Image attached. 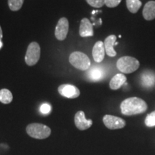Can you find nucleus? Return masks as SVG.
Here are the masks:
<instances>
[{"label": "nucleus", "mask_w": 155, "mask_h": 155, "mask_svg": "<svg viewBox=\"0 0 155 155\" xmlns=\"http://www.w3.org/2000/svg\"><path fill=\"white\" fill-rule=\"evenodd\" d=\"M121 0H105V5L109 8L117 7L121 3Z\"/></svg>", "instance_id": "obj_22"}, {"label": "nucleus", "mask_w": 155, "mask_h": 155, "mask_svg": "<svg viewBox=\"0 0 155 155\" xmlns=\"http://www.w3.org/2000/svg\"><path fill=\"white\" fill-rule=\"evenodd\" d=\"M79 34H80V36L82 37V38H88V37L94 36L93 25L88 19L83 18L81 21Z\"/></svg>", "instance_id": "obj_10"}, {"label": "nucleus", "mask_w": 155, "mask_h": 155, "mask_svg": "<svg viewBox=\"0 0 155 155\" xmlns=\"http://www.w3.org/2000/svg\"><path fill=\"white\" fill-rule=\"evenodd\" d=\"M58 90L62 96L68 98H75L80 96V90L73 85L62 84Z\"/></svg>", "instance_id": "obj_8"}, {"label": "nucleus", "mask_w": 155, "mask_h": 155, "mask_svg": "<svg viewBox=\"0 0 155 155\" xmlns=\"http://www.w3.org/2000/svg\"><path fill=\"white\" fill-rule=\"evenodd\" d=\"M140 63L138 60L131 56H124L120 58L116 63V67L121 73L129 74L137 71Z\"/></svg>", "instance_id": "obj_3"}, {"label": "nucleus", "mask_w": 155, "mask_h": 155, "mask_svg": "<svg viewBox=\"0 0 155 155\" xmlns=\"http://www.w3.org/2000/svg\"><path fill=\"white\" fill-rule=\"evenodd\" d=\"M69 30V22L66 17H61L55 27V36L57 40L63 41L66 38Z\"/></svg>", "instance_id": "obj_6"}, {"label": "nucleus", "mask_w": 155, "mask_h": 155, "mask_svg": "<svg viewBox=\"0 0 155 155\" xmlns=\"http://www.w3.org/2000/svg\"><path fill=\"white\" fill-rule=\"evenodd\" d=\"M116 37L114 35L108 36L104 41V48H105L106 53L110 57H115L116 55V52L114 50V46L115 45L116 42Z\"/></svg>", "instance_id": "obj_13"}, {"label": "nucleus", "mask_w": 155, "mask_h": 155, "mask_svg": "<svg viewBox=\"0 0 155 155\" xmlns=\"http://www.w3.org/2000/svg\"><path fill=\"white\" fill-rule=\"evenodd\" d=\"M127 81V77L123 73H118L112 78L110 81L109 86L112 90H118Z\"/></svg>", "instance_id": "obj_15"}, {"label": "nucleus", "mask_w": 155, "mask_h": 155, "mask_svg": "<svg viewBox=\"0 0 155 155\" xmlns=\"http://www.w3.org/2000/svg\"><path fill=\"white\" fill-rule=\"evenodd\" d=\"M74 121L75 127L79 130L83 131L86 130L91 127L93 124V121L91 119H86L85 116V113L83 111H78L75 115Z\"/></svg>", "instance_id": "obj_9"}, {"label": "nucleus", "mask_w": 155, "mask_h": 155, "mask_svg": "<svg viewBox=\"0 0 155 155\" xmlns=\"http://www.w3.org/2000/svg\"><path fill=\"white\" fill-rule=\"evenodd\" d=\"M89 5L95 8H101L105 5V0H86Z\"/></svg>", "instance_id": "obj_21"}, {"label": "nucleus", "mask_w": 155, "mask_h": 155, "mask_svg": "<svg viewBox=\"0 0 155 155\" xmlns=\"http://www.w3.org/2000/svg\"><path fill=\"white\" fill-rule=\"evenodd\" d=\"M104 69L100 66H94L90 69L88 72V75L91 81H101L104 76Z\"/></svg>", "instance_id": "obj_16"}, {"label": "nucleus", "mask_w": 155, "mask_h": 155, "mask_svg": "<svg viewBox=\"0 0 155 155\" xmlns=\"http://www.w3.org/2000/svg\"><path fill=\"white\" fill-rule=\"evenodd\" d=\"M104 125L108 129H122L126 126V121L123 119L117 116L112 115H105L103 118Z\"/></svg>", "instance_id": "obj_7"}, {"label": "nucleus", "mask_w": 155, "mask_h": 155, "mask_svg": "<svg viewBox=\"0 0 155 155\" xmlns=\"http://www.w3.org/2000/svg\"><path fill=\"white\" fill-rule=\"evenodd\" d=\"M13 96L10 91L7 88L0 90V102L4 104H9L12 101Z\"/></svg>", "instance_id": "obj_17"}, {"label": "nucleus", "mask_w": 155, "mask_h": 155, "mask_svg": "<svg viewBox=\"0 0 155 155\" xmlns=\"http://www.w3.org/2000/svg\"><path fill=\"white\" fill-rule=\"evenodd\" d=\"M3 38V33H2V30L1 26H0V40H2V39Z\"/></svg>", "instance_id": "obj_24"}, {"label": "nucleus", "mask_w": 155, "mask_h": 155, "mask_svg": "<svg viewBox=\"0 0 155 155\" xmlns=\"http://www.w3.org/2000/svg\"><path fill=\"white\" fill-rule=\"evenodd\" d=\"M69 62L73 67L80 71H87L90 68L91 61L86 54L80 51H75L70 55Z\"/></svg>", "instance_id": "obj_4"}, {"label": "nucleus", "mask_w": 155, "mask_h": 155, "mask_svg": "<svg viewBox=\"0 0 155 155\" xmlns=\"http://www.w3.org/2000/svg\"><path fill=\"white\" fill-rule=\"evenodd\" d=\"M40 112L43 114H49L50 111H51V106H50V104H43L41 106H40Z\"/></svg>", "instance_id": "obj_23"}, {"label": "nucleus", "mask_w": 155, "mask_h": 155, "mask_svg": "<svg viewBox=\"0 0 155 155\" xmlns=\"http://www.w3.org/2000/svg\"><path fill=\"white\" fill-rule=\"evenodd\" d=\"M142 15L146 20L150 21L155 19V1H150L146 3L143 9Z\"/></svg>", "instance_id": "obj_14"}, {"label": "nucleus", "mask_w": 155, "mask_h": 155, "mask_svg": "<svg viewBox=\"0 0 155 155\" xmlns=\"http://www.w3.org/2000/svg\"><path fill=\"white\" fill-rule=\"evenodd\" d=\"M121 113L126 116L137 115L144 113L147 109V104L144 100L138 97H131L121 102Z\"/></svg>", "instance_id": "obj_1"}, {"label": "nucleus", "mask_w": 155, "mask_h": 155, "mask_svg": "<svg viewBox=\"0 0 155 155\" xmlns=\"http://www.w3.org/2000/svg\"><path fill=\"white\" fill-rule=\"evenodd\" d=\"M26 131L30 137L37 139H46L51 134V129L50 127L39 123L29 124L26 128Z\"/></svg>", "instance_id": "obj_2"}, {"label": "nucleus", "mask_w": 155, "mask_h": 155, "mask_svg": "<svg viewBox=\"0 0 155 155\" xmlns=\"http://www.w3.org/2000/svg\"><path fill=\"white\" fill-rule=\"evenodd\" d=\"M2 46H3L2 42V40H0V49H1V48H2Z\"/></svg>", "instance_id": "obj_25"}, {"label": "nucleus", "mask_w": 155, "mask_h": 155, "mask_svg": "<svg viewBox=\"0 0 155 155\" xmlns=\"http://www.w3.org/2000/svg\"><path fill=\"white\" fill-rule=\"evenodd\" d=\"M105 48L104 43L102 41H98L95 43L92 50V55L94 61L96 63H101L104 59L105 56Z\"/></svg>", "instance_id": "obj_11"}, {"label": "nucleus", "mask_w": 155, "mask_h": 155, "mask_svg": "<svg viewBox=\"0 0 155 155\" xmlns=\"http://www.w3.org/2000/svg\"><path fill=\"white\" fill-rule=\"evenodd\" d=\"M141 81L145 88H152L155 85V73L147 70L141 75Z\"/></svg>", "instance_id": "obj_12"}, {"label": "nucleus", "mask_w": 155, "mask_h": 155, "mask_svg": "<svg viewBox=\"0 0 155 155\" xmlns=\"http://www.w3.org/2000/svg\"><path fill=\"white\" fill-rule=\"evenodd\" d=\"M40 58V47L36 42L29 45L25 55V63L29 66H33L38 63Z\"/></svg>", "instance_id": "obj_5"}, {"label": "nucleus", "mask_w": 155, "mask_h": 155, "mask_svg": "<svg viewBox=\"0 0 155 155\" xmlns=\"http://www.w3.org/2000/svg\"><path fill=\"white\" fill-rule=\"evenodd\" d=\"M25 0H8V6L10 10L17 12L22 8Z\"/></svg>", "instance_id": "obj_19"}, {"label": "nucleus", "mask_w": 155, "mask_h": 155, "mask_svg": "<svg viewBox=\"0 0 155 155\" xmlns=\"http://www.w3.org/2000/svg\"><path fill=\"white\" fill-rule=\"evenodd\" d=\"M145 124L148 127H155V111L147 116L145 119Z\"/></svg>", "instance_id": "obj_20"}, {"label": "nucleus", "mask_w": 155, "mask_h": 155, "mask_svg": "<svg viewBox=\"0 0 155 155\" xmlns=\"http://www.w3.org/2000/svg\"><path fill=\"white\" fill-rule=\"evenodd\" d=\"M127 7L130 12L135 14L141 7V2L140 0H126Z\"/></svg>", "instance_id": "obj_18"}]
</instances>
